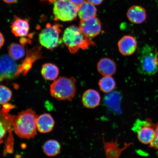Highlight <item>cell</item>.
Returning a JSON list of instances; mask_svg holds the SVG:
<instances>
[{
  "label": "cell",
  "instance_id": "cell-9",
  "mask_svg": "<svg viewBox=\"0 0 158 158\" xmlns=\"http://www.w3.org/2000/svg\"><path fill=\"white\" fill-rule=\"evenodd\" d=\"M79 27L85 36L90 39L98 36L102 31L101 22L96 17L81 20Z\"/></svg>",
  "mask_w": 158,
  "mask_h": 158
},
{
  "label": "cell",
  "instance_id": "cell-16",
  "mask_svg": "<svg viewBox=\"0 0 158 158\" xmlns=\"http://www.w3.org/2000/svg\"><path fill=\"white\" fill-rule=\"evenodd\" d=\"M40 49H32L27 53V56L24 62L19 66V75L22 73L23 74H26L32 66L33 63L37 59L40 58L41 54L40 52Z\"/></svg>",
  "mask_w": 158,
  "mask_h": 158
},
{
  "label": "cell",
  "instance_id": "cell-24",
  "mask_svg": "<svg viewBox=\"0 0 158 158\" xmlns=\"http://www.w3.org/2000/svg\"><path fill=\"white\" fill-rule=\"evenodd\" d=\"M150 147L154 148L157 151L158 155V122L156 124L155 137L154 141L150 145Z\"/></svg>",
  "mask_w": 158,
  "mask_h": 158
},
{
  "label": "cell",
  "instance_id": "cell-20",
  "mask_svg": "<svg viewBox=\"0 0 158 158\" xmlns=\"http://www.w3.org/2000/svg\"><path fill=\"white\" fill-rule=\"evenodd\" d=\"M98 84L100 90L106 94L113 92L116 86L115 81L111 76L103 77L99 81Z\"/></svg>",
  "mask_w": 158,
  "mask_h": 158
},
{
  "label": "cell",
  "instance_id": "cell-2",
  "mask_svg": "<svg viewBox=\"0 0 158 158\" xmlns=\"http://www.w3.org/2000/svg\"><path fill=\"white\" fill-rule=\"evenodd\" d=\"M62 40L72 54L77 53L79 49L85 50L96 45L91 39L85 36L79 27L75 25H71L65 30Z\"/></svg>",
  "mask_w": 158,
  "mask_h": 158
},
{
  "label": "cell",
  "instance_id": "cell-7",
  "mask_svg": "<svg viewBox=\"0 0 158 158\" xmlns=\"http://www.w3.org/2000/svg\"><path fill=\"white\" fill-rule=\"evenodd\" d=\"M156 128V124L150 118L138 119L134 124L132 130L137 134L140 143L150 145L155 139Z\"/></svg>",
  "mask_w": 158,
  "mask_h": 158
},
{
  "label": "cell",
  "instance_id": "cell-21",
  "mask_svg": "<svg viewBox=\"0 0 158 158\" xmlns=\"http://www.w3.org/2000/svg\"><path fill=\"white\" fill-rule=\"evenodd\" d=\"M8 51L9 56L14 60H18L25 56V52L22 45L12 43L9 45Z\"/></svg>",
  "mask_w": 158,
  "mask_h": 158
},
{
  "label": "cell",
  "instance_id": "cell-25",
  "mask_svg": "<svg viewBox=\"0 0 158 158\" xmlns=\"http://www.w3.org/2000/svg\"><path fill=\"white\" fill-rule=\"evenodd\" d=\"M103 1L104 0H87L88 2L94 5H100Z\"/></svg>",
  "mask_w": 158,
  "mask_h": 158
},
{
  "label": "cell",
  "instance_id": "cell-4",
  "mask_svg": "<svg viewBox=\"0 0 158 158\" xmlns=\"http://www.w3.org/2000/svg\"><path fill=\"white\" fill-rule=\"evenodd\" d=\"M138 70L141 74L151 76L158 72L157 49L146 44L142 48L139 58Z\"/></svg>",
  "mask_w": 158,
  "mask_h": 158
},
{
  "label": "cell",
  "instance_id": "cell-13",
  "mask_svg": "<svg viewBox=\"0 0 158 158\" xmlns=\"http://www.w3.org/2000/svg\"><path fill=\"white\" fill-rule=\"evenodd\" d=\"M36 124L37 130L40 133H46L52 131L55 122L50 114L45 113L37 117Z\"/></svg>",
  "mask_w": 158,
  "mask_h": 158
},
{
  "label": "cell",
  "instance_id": "cell-8",
  "mask_svg": "<svg viewBox=\"0 0 158 158\" xmlns=\"http://www.w3.org/2000/svg\"><path fill=\"white\" fill-rule=\"evenodd\" d=\"M19 66L9 55H4L0 59V82L12 80L19 76Z\"/></svg>",
  "mask_w": 158,
  "mask_h": 158
},
{
  "label": "cell",
  "instance_id": "cell-28",
  "mask_svg": "<svg viewBox=\"0 0 158 158\" xmlns=\"http://www.w3.org/2000/svg\"><path fill=\"white\" fill-rule=\"evenodd\" d=\"M2 1L6 3L11 4L16 2L17 0H2Z\"/></svg>",
  "mask_w": 158,
  "mask_h": 158
},
{
  "label": "cell",
  "instance_id": "cell-1",
  "mask_svg": "<svg viewBox=\"0 0 158 158\" xmlns=\"http://www.w3.org/2000/svg\"><path fill=\"white\" fill-rule=\"evenodd\" d=\"M38 116L32 109L23 110L12 118L15 133L19 137L30 139L37 134V119Z\"/></svg>",
  "mask_w": 158,
  "mask_h": 158
},
{
  "label": "cell",
  "instance_id": "cell-26",
  "mask_svg": "<svg viewBox=\"0 0 158 158\" xmlns=\"http://www.w3.org/2000/svg\"><path fill=\"white\" fill-rule=\"evenodd\" d=\"M70 1L78 7L85 1V0H70Z\"/></svg>",
  "mask_w": 158,
  "mask_h": 158
},
{
  "label": "cell",
  "instance_id": "cell-10",
  "mask_svg": "<svg viewBox=\"0 0 158 158\" xmlns=\"http://www.w3.org/2000/svg\"><path fill=\"white\" fill-rule=\"evenodd\" d=\"M119 52L124 56H130L135 52L137 47V40L130 35H124L118 43Z\"/></svg>",
  "mask_w": 158,
  "mask_h": 158
},
{
  "label": "cell",
  "instance_id": "cell-22",
  "mask_svg": "<svg viewBox=\"0 0 158 158\" xmlns=\"http://www.w3.org/2000/svg\"><path fill=\"white\" fill-rule=\"evenodd\" d=\"M12 93L9 88L0 85V105H5L11 100Z\"/></svg>",
  "mask_w": 158,
  "mask_h": 158
},
{
  "label": "cell",
  "instance_id": "cell-18",
  "mask_svg": "<svg viewBox=\"0 0 158 158\" xmlns=\"http://www.w3.org/2000/svg\"><path fill=\"white\" fill-rule=\"evenodd\" d=\"M59 69L56 65L46 63L43 65L41 70V74L45 80H54L58 76Z\"/></svg>",
  "mask_w": 158,
  "mask_h": 158
},
{
  "label": "cell",
  "instance_id": "cell-17",
  "mask_svg": "<svg viewBox=\"0 0 158 158\" xmlns=\"http://www.w3.org/2000/svg\"><path fill=\"white\" fill-rule=\"evenodd\" d=\"M97 9L94 5L88 1H85L79 6L78 15L81 20L88 19L96 17Z\"/></svg>",
  "mask_w": 158,
  "mask_h": 158
},
{
  "label": "cell",
  "instance_id": "cell-15",
  "mask_svg": "<svg viewBox=\"0 0 158 158\" xmlns=\"http://www.w3.org/2000/svg\"><path fill=\"white\" fill-rule=\"evenodd\" d=\"M98 72L104 76H112L116 72V63L108 58L101 59L97 64Z\"/></svg>",
  "mask_w": 158,
  "mask_h": 158
},
{
  "label": "cell",
  "instance_id": "cell-3",
  "mask_svg": "<svg viewBox=\"0 0 158 158\" xmlns=\"http://www.w3.org/2000/svg\"><path fill=\"white\" fill-rule=\"evenodd\" d=\"M76 79L59 77L50 86L51 95L59 101H72L76 94Z\"/></svg>",
  "mask_w": 158,
  "mask_h": 158
},
{
  "label": "cell",
  "instance_id": "cell-14",
  "mask_svg": "<svg viewBox=\"0 0 158 158\" xmlns=\"http://www.w3.org/2000/svg\"><path fill=\"white\" fill-rule=\"evenodd\" d=\"M30 27L28 19L16 18L11 26L12 32L15 36L24 37L28 34Z\"/></svg>",
  "mask_w": 158,
  "mask_h": 158
},
{
  "label": "cell",
  "instance_id": "cell-23",
  "mask_svg": "<svg viewBox=\"0 0 158 158\" xmlns=\"http://www.w3.org/2000/svg\"><path fill=\"white\" fill-rule=\"evenodd\" d=\"M7 128L4 123L0 120V144L3 143V139L6 134Z\"/></svg>",
  "mask_w": 158,
  "mask_h": 158
},
{
  "label": "cell",
  "instance_id": "cell-12",
  "mask_svg": "<svg viewBox=\"0 0 158 158\" xmlns=\"http://www.w3.org/2000/svg\"><path fill=\"white\" fill-rule=\"evenodd\" d=\"M82 101V104L85 107L94 109L99 105L101 96L97 91L89 89L86 90L83 94Z\"/></svg>",
  "mask_w": 158,
  "mask_h": 158
},
{
  "label": "cell",
  "instance_id": "cell-19",
  "mask_svg": "<svg viewBox=\"0 0 158 158\" xmlns=\"http://www.w3.org/2000/svg\"><path fill=\"white\" fill-rule=\"evenodd\" d=\"M61 146L60 143L56 140H49L44 143L43 146L44 153L49 157H54L59 155L60 153Z\"/></svg>",
  "mask_w": 158,
  "mask_h": 158
},
{
  "label": "cell",
  "instance_id": "cell-11",
  "mask_svg": "<svg viewBox=\"0 0 158 158\" xmlns=\"http://www.w3.org/2000/svg\"><path fill=\"white\" fill-rule=\"evenodd\" d=\"M127 16L130 22L134 24H141L147 19V11L141 6L134 5L128 9Z\"/></svg>",
  "mask_w": 158,
  "mask_h": 158
},
{
  "label": "cell",
  "instance_id": "cell-6",
  "mask_svg": "<svg viewBox=\"0 0 158 158\" xmlns=\"http://www.w3.org/2000/svg\"><path fill=\"white\" fill-rule=\"evenodd\" d=\"M62 25L59 23L51 25L47 23L45 27L39 35V41L45 48L52 50L62 43L61 37Z\"/></svg>",
  "mask_w": 158,
  "mask_h": 158
},
{
  "label": "cell",
  "instance_id": "cell-27",
  "mask_svg": "<svg viewBox=\"0 0 158 158\" xmlns=\"http://www.w3.org/2000/svg\"><path fill=\"white\" fill-rule=\"evenodd\" d=\"M5 42V39L3 35L1 32H0V49L3 46Z\"/></svg>",
  "mask_w": 158,
  "mask_h": 158
},
{
  "label": "cell",
  "instance_id": "cell-5",
  "mask_svg": "<svg viewBox=\"0 0 158 158\" xmlns=\"http://www.w3.org/2000/svg\"><path fill=\"white\" fill-rule=\"evenodd\" d=\"M48 1L53 5L54 19L56 21L71 22L78 15V7L70 0H42Z\"/></svg>",
  "mask_w": 158,
  "mask_h": 158
}]
</instances>
